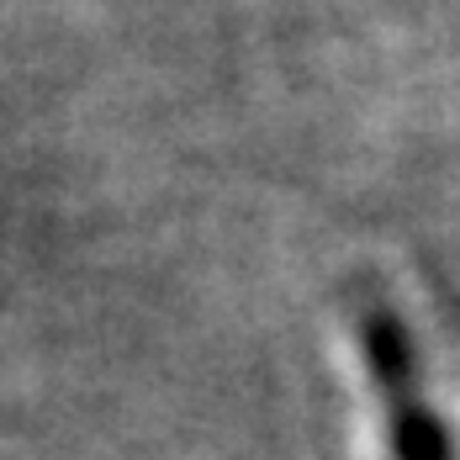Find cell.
<instances>
[{
  "mask_svg": "<svg viewBox=\"0 0 460 460\" xmlns=\"http://www.w3.org/2000/svg\"><path fill=\"white\" fill-rule=\"evenodd\" d=\"M355 344L366 376L381 397V418H386V456L392 460H456L450 429L434 418L429 397H423V376H418V349L402 313L376 296L370 286L355 291Z\"/></svg>",
  "mask_w": 460,
  "mask_h": 460,
  "instance_id": "1",
  "label": "cell"
}]
</instances>
